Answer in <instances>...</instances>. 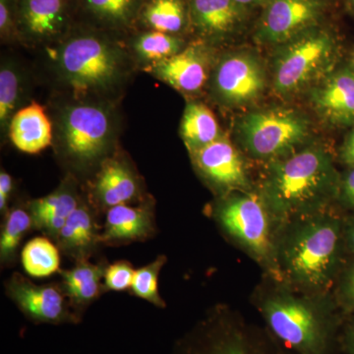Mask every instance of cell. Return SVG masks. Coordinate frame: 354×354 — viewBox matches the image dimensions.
<instances>
[{"label":"cell","instance_id":"obj_7","mask_svg":"<svg viewBox=\"0 0 354 354\" xmlns=\"http://www.w3.org/2000/svg\"><path fill=\"white\" fill-rule=\"evenodd\" d=\"M208 213L232 245L259 266L263 274L274 277V239L279 221L257 191L216 197Z\"/></svg>","mask_w":354,"mask_h":354},{"label":"cell","instance_id":"obj_1","mask_svg":"<svg viewBox=\"0 0 354 354\" xmlns=\"http://www.w3.org/2000/svg\"><path fill=\"white\" fill-rule=\"evenodd\" d=\"M268 332L291 354H341L344 312L332 292L307 293L263 274L250 297Z\"/></svg>","mask_w":354,"mask_h":354},{"label":"cell","instance_id":"obj_14","mask_svg":"<svg viewBox=\"0 0 354 354\" xmlns=\"http://www.w3.org/2000/svg\"><path fill=\"white\" fill-rule=\"evenodd\" d=\"M6 295L27 318L38 324H76L78 314L72 311L62 286L36 285L15 272L6 283Z\"/></svg>","mask_w":354,"mask_h":354},{"label":"cell","instance_id":"obj_10","mask_svg":"<svg viewBox=\"0 0 354 354\" xmlns=\"http://www.w3.org/2000/svg\"><path fill=\"white\" fill-rule=\"evenodd\" d=\"M269 86V66L259 53L237 48L216 58L208 90L218 106L234 111L255 106Z\"/></svg>","mask_w":354,"mask_h":354},{"label":"cell","instance_id":"obj_30","mask_svg":"<svg viewBox=\"0 0 354 354\" xmlns=\"http://www.w3.org/2000/svg\"><path fill=\"white\" fill-rule=\"evenodd\" d=\"M31 227L32 220L29 209L23 207L7 209L0 235L2 265H10L15 261L21 241Z\"/></svg>","mask_w":354,"mask_h":354},{"label":"cell","instance_id":"obj_42","mask_svg":"<svg viewBox=\"0 0 354 354\" xmlns=\"http://www.w3.org/2000/svg\"><path fill=\"white\" fill-rule=\"evenodd\" d=\"M319 1H322L324 2V3H326L327 4V6H329V4L330 3V2L333 1V0H319Z\"/></svg>","mask_w":354,"mask_h":354},{"label":"cell","instance_id":"obj_4","mask_svg":"<svg viewBox=\"0 0 354 354\" xmlns=\"http://www.w3.org/2000/svg\"><path fill=\"white\" fill-rule=\"evenodd\" d=\"M113 32L76 24L53 44V62L58 81L75 100L106 97L127 78V51Z\"/></svg>","mask_w":354,"mask_h":354},{"label":"cell","instance_id":"obj_3","mask_svg":"<svg viewBox=\"0 0 354 354\" xmlns=\"http://www.w3.org/2000/svg\"><path fill=\"white\" fill-rule=\"evenodd\" d=\"M329 146L312 142L283 158L259 165L256 191L279 221L335 208L341 171Z\"/></svg>","mask_w":354,"mask_h":354},{"label":"cell","instance_id":"obj_31","mask_svg":"<svg viewBox=\"0 0 354 354\" xmlns=\"http://www.w3.org/2000/svg\"><path fill=\"white\" fill-rule=\"evenodd\" d=\"M167 261L165 255H160L150 264L136 270L131 286L132 292L137 297L150 302L158 308L165 307V302L158 291V277Z\"/></svg>","mask_w":354,"mask_h":354},{"label":"cell","instance_id":"obj_20","mask_svg":"<svg viewBox=\"0 0 354 354\" xmlns=\"http://www.w3.org/2000/svg\"><path fill=\"white\" fill-rule=\"evenodd\" d=\"M144 0H74L76 24L113 34L136 28Z\"/></svg>","mask_w":354,"mask_h":354},{"label":"cell","instance_id":"obj_16","mask_svg":"<svg viewBox=\"0 0 354 354\" xmlns=\"http://www.w3.org/2000/svg\"><path fill=\"white\" fill-rule=\"evenodd\" d=\"M191 32L212 46L241 37L250 25L254 10L234 0H188Z\"/></svg>","mask_w":354,"mask_h":354},{"label":"cell","instance_id":"obj_40","mask_svg":"<svg viewBox=\"0 0 354 354\" xmlns=\"http://www.w3.org/2000/svg\"><path fill=\"white\" fill-rule=\"evenodd\" d=\"M237 3L241 4V6L247 7V8L251 9V10H257V9H262V7L265 6L267 0H234Z\"/></svg>","mask_w":354,"mask_h":354},{"label":"cell","instance_id":"obj_26","mask_svg":"<svg viewBox=\"0 0 354 354\" xmlns=\"http://www.w3.org/2000/svg\"><path fill=\"white\" fill-rule=\"evenodd\" d=\"M28 95L27 72L12 57L2 58L0 64V127L8 133L14 114L24 106Z\"/></svg>","mask_w":354,"mask_h":354},{"label":"cell","instance_id":"obj_23","mask_svg":"<svg viewBox=\"0 0 354 354\" xmlns=\"http://www.w3.org/2000/svg\"><path fill=\"white\" fill-rule=\"evenodd\" d=\"M99 227L94 213L81 201L57 237L58 247L76 261L88 260L100 242Z\"/></svg>","mask_w":354,"mask_h":354},{"label":"cell","instance_id":"obj_12","mask_svg":"<svg viewBox=\"0 0 354 354\" xmlns=\"http://www.w3.org/2000/svg\"><path fill=\"white\" fill-rule=\"evenodd\" d=\"M327 8V4L319 0H267L254 24V41L276 48L323 24Z\"/></svg>","mask_w":354,"mask_h":354},{"label":"cell","instance_id":"obj_17","mask_svg":"<svg viewBox=\"0 0 354 354\" xmlns=\"http://www.w3.org/2000/svg\"><path fill=\"white\" fill-rule=\"evenodd\" d=\"M305 95L312 111L326 127H354V68L351 64L337 67Z\"/></svg>","mask_w":354,"mask_h":354},{"label":"cell","instance_id":"obj_35","mask_svg":"<svg viewBox=\"0 0 354 354\" xmlns=\"http://www.w3.org/2000/svg\"><path fill=\"white\" fill-rule=\"evenodd\" d=\"M335 208L344 215L354 214V167H344L341 171Z\"/></svg>","mask_w":354,"mask_h":354},{"label":"cell","instance_id":"obj_21","mask_svg":"<svg viewBox=\"0 0 354 354\" xmlns=\"http://www.w3.org/2000/svg\"><path fill=\"white\" fill-rule=\"evenodd\" d=\"M81 201L75 180L68 177L50 195L29 203L27 209L31 214L32 227L57 239L60 230Z\"/></svg>","mask_w":354,"mask_h":354},{"label":"cell","instance_id":"obj_6","mask_svg":"<svg viewBox=\"0 0 354 354\" xmlns=\"http://www.w3.org/2000/svg\"><path fill=\"white\" fill-rule=\"evenodd\" d=\"M113 106L99 100H75L58 109L53 140L59 155L79 171L101 165L116 138Z\"/></svg>","mask_w":354,"mask_h":354},{"label":"cell","instance_id":"obj_39","mask_svg":"<svg viewBox=\"0 0 354 354\" xmlns=\"http://www.w3.org/2000/svg\"><path fill=\"white\" fill-rule=\"evenodd\" d=\"M344 239L348 255H354V214L344 215Z\"/></svg>","mask_w":354,"mask_h":354},{"label":"cell","instance_id":"obj_34","mask_svg":"<svg viewBox=\"0 0 354 354\" xmlns=\"http://www.w3.org/2000/svg\"><path fill=\"white\" fill-rule=\"evenodd\" d=\"M17 17L18 0H0V38L3 43L19 41Z\"/></svg>","mask_w":354,"mask_h":354},{"label":"cell","instance_id":"obj_13","mask_svg":"<svg viewBox=\"0 0 354 354\" xmlns=\"http://www.w3.org/2000/svg\"><path fill=\"white\" fill-rule=\"evenodd\" d=\"M76 25L74 0H18V39L50 44L64 38Z\"/></svg>","mask_w":354,"mask_h":354},{"label":"cell","instance_id":"obj_27","mask_svg":"<svg viewBox=\"0 0 354 354\" xmlns=\"http://www.w3.org/2000/svg\"><path fill=\"white\" fill-rule=\"evenodd\" d=\"M179 132L189 153L209 145L225 135L221 134L220 124L213 111L206 104L197 101L186 104Z\"/></svg>","mask_w":354,"mask_h":354},{"label":"cell","instance_id":"obj_18","mask_svg":"<svg viewBox=\"0 0 354 354\" xmlns=\"http://www.w3.org/2000/svg\"><path fill=\"white\" fill-rule=\"evenodd\" d=\"M141 183L138 174L124 158L109 157L100 165L91 196L97 208L106 209L122 204L141 201Z\"/></svg>","mask_w":354,"mask_h":354},{"label":"cell","instance_id":"obj_8","mask_svg":"<svg viewBox=\"0 0 354 354\" xmlns=\"http://www.w3.org/2000/svg\"><path fill=\"white\" fill-rule=\"evenodd\" d=\"M313 124L304 111L272 106L249 109L235 121V145L257 167L297 152L313 141Z\"/></svg>","mask_w":354,"mask_h":354},{"label":"cell","instance_id":"obj_38","mask_svg":"<svg viewBox=\"0 0 354 354\" xmlns=\"http://www.w3.org/2000/svg\"><path fill=\"white\" fill-rule=\"evenodd\" d=\"M13 190V178L6 171L0 172V209L6 213L9 198Z\"/></svg>","mask_w":354,"mask_h":354},{"label":"cell","instance_id":"obj_15","mask_svg":"<svg viewBox=\"0 0 354 354\" xmlns=\"http://www.w3.org/2000/svg\"><path fill=\"white\" fill-rule=\"evenodd\" d=\"M216 48L197 39L176 55L147 68L158 80L183 95H194L208 88L216 64Z\"/></svg>","mask_w":354,"mask_h":354},{"label":"cell","instance_id":"obj_33","mask_svg":"<svg viewBox=\"0 0 354 354\" xmlns=\"http://www.w3.org/2000/svg\"><path fill=\"white\" fill-rule=\"evenodd\" d=\"M135 271L127 261H118L106 266L104 285L106 290L124 291L131 288Z\"/></svg>","mask_w":354,"mask_h":354},{"label":"cell","instance_id":"obj_36","mask_svg":"<svg viewBox=\"0 0 354 354\" xmlns=\"http://www.w3.org/2000/svg\"><path fill=\"white\" fill-rule=\"evenodd\" d=\"M337 162L344 167H354V127L348 129L342 145L335 153Z\"/></svg>","mask_w":354,"mask_h":354},{"label":"cell","instance_id":"obj_24","mask_svg":"<svg viewBox=\"0 0 354 354\" xmlns=\"http://www.w3.org/2000/svg\"><path fill=\"white\" fill-rule=\"evenodd\" d=\"M184 36L191 31L188 0H144L136 28Z\"/></svg>","mask_w":354,"mask_h":354},{"label":"cell","instance_id":"obj_28","mask_svg":"<svg viewBox=\"0 0 354 354\" xmlns=\"http://www.w3.org/2000/svg\"><path fill=\"white\" fill-rule=\"evenodd\" d=\"M183 36L165 34L150 30H142L133 35L130 46L140 62L153 66L169 59L187 46Z\"/></svg>","mask_w":354,"mask_h":354},{"label":"cell","instance_id":"obj_25","mask_svg":"<svg viewBox=\"0 0 354 354\" xmlns=\"http://www.w3.org/2000/svg\"><path fill=\"white\" fill-rule=\"evenodd\" d=\"M106 266L93 264L88 260L76 261L72 269L60 271L62 290L72 309L82 311L106 291L102 279Z\"/></svg>","mask_w":354,"mask_h":354},{"label":"cell","instance_id":"obj_43","mask_svg":"<svg viewBox=\"0 0 354 354\" xmlns=\"http://www.w3.org/2000/svg\"><path fill=\"white\" fill-rule=\"evenodd\" d=\"M351 65L354 68V53H353V59H351Z\"/></svg>","mask_w":354,"mask_h":354},{"label":"cell","instance_id":"obj_11","mask_svg":"<svg viewBox=\"0 0 354 354\" xmlns=\"http://www.w3.org/2000/svg\"><path fill=\"white\" fill-rule=\"evenodd\" d=\"M189 155L195 171L216 197L256 190V165L225 135Z\"/></svg>","mask_w":354,"mask_h":354},{"label":"cell","instance_id":"obj_22","mask_svg":"<svg viewBox=\"0 0 354 354\" xmlns=\"http://www.w3.org/2000/svg\"><path fill=\"white\" fill-rule=\"evenodd\" d=\"M9 138L21 152L36 155L53 142V125L43 106L37 102L23 106L10 121Z\"/></svg>","mask_w":354,"mask_h":354},{"label":"cell","instance_id":"obj_5","mask_svg":"<svg viewBox=\"0 0 354 354\" xmlns=\"http://www.w3.org/2000/svg\"><path fill=\"white\" fill-rule=\"evenodd\" d=\"M341 43L330 26L320 24L272 48L269 66L271 87L283 100L306 94L337 68Z\"/></svg>","mask_w":354,"mask_h":354},{"label":"cell","instance_id":"obj_29","mask_svg":"<svg viewBox=\"0 0 354 354\" xmlns=\"http://www.w3.org/2000/svg\"><path fill=\"white\" fill-rule=\"evenodd\" d=\"M21 261L32 278H46L60 271L59 250L46 237H35L22 249Z\"/></svg>","mask_w":354,"mask_h":354},{"label":"cell","instance_id":"obj_41","mask_svg":"<svg viewBox=\"0 0 354 354\" xmlns=\"http://www.w3.org/2000/svg\"><path fill=\"white\" fill-rule=\"evenodd\" d=\"M346 10L354 17V0H346Z\"/></svg>","mask_w":354,"mask_h":354},{"label":"cell","instance_id":"obj_9","mask_svg":"<svg viewBox=\"0 0 354 354\" xmlns=\"http://www.w3.org/2000/svg\"><path fill=\"white\" fill-rule=\"evenodd\" d=\"M174 354H291L265 327L216 305L177 342Z\"/></svg>","mask_w":354,"mask_h":354},{"label":"cell","instance_id":"obj_19","mask_svg":"<svg viewBox=\"0 0 354 354\" xmlns=\"http://www.w3.org/2000/svg\"><path fill=\"white\" fill-rule=\"evenodd\" d=\"M106 223L100 236L101 244L127 245L145 241L156 232L155 203L144 198L136 206L118 205L106 211Z\"/></svg>","mask_w":354,"mask_h":354},{"label":"cell","instance_id":"obj_32","mask_svg":"<svg viewBox=\"0 0 354 354\" xmlns=\"http://www.w3.org/2000/svg\"><path fill=\"white\" fill-rule=\"evenodd\" d=\"M344 315L354 314V255H348L332 290Z\"/></svg>","mask_w":354,"mask_h":354},{"label":"cell","instance_id":"obj_2","mask_svg":"<svg viewBox=\"0 0 354 354\" xmlns=\"http://www.w3.org/2000/svg\"><path fill=\"white\" fill-rule=\"evenodd\" d=\"M344 221V214L335 207L279 221L272 278L302 292H332L348 256Z\"/></svg>","mask_w":354,"mask_h":354},{"label":"cell","instance_id":"obj_37","mask_svg":"<svg viewBox=\"0 0 354 354\" xmlns=\"http://www.w3.org/2000/svg\"><path fill=\"white\" fill-rule=\"evenodd\" d=\"M339 344L342 353L354 354V314L344 317Z\"/></svg>","mask_w":354,"mask_h":354}]
</instances>
